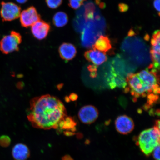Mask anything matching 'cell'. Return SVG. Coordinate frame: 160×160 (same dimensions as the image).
<instances>
[{"mask_svg": "<svg viewBox=\"0 0 160 160\" xmlns=\"http://www.w3.org/2000/svg\"><path fill=\"white\" fill-rule=\"evenodd\" d=\"M67 115L64 105L49 95L32 99L27 117L33 127L43 129H59Z\"/></svg>", "mask_w": 160, "mask_h": 160, "instance_id": "1", "label": "cell"}, {"mask_svg": "<svg viewBox=\"0 0 160 160\" xmlns=\"http://www.w3.org/2000/svg\"><path fill=\"white\" fill-rule=\"evenodd\" d=\"M160 129L156 126L140 133L138 139L140 149L146 156H149L160 145Z\"/></svg>", "mask_w": 160, "mask_h": 160, "instance_id": "2", "label": "cell"}, {"mask_svg": "<svg viewBox=\"0 0 160 160\" xmlns=\"http://www.w3.org/2000/svg\"><path fill=\"white\" fill-rule=\"evenodd\" d=\"M22 41L21 34L15 31H12L9 35L4 36L1 40L0 50L5 54L18 51Z\"/></svg>", "mask_w": 160, "mask_h": 160, "instance_id": "3", "label": "cell"}, {"mask_svg": "<svg viewBox=\"0 0 160 160\" xmlns=\"http://www.w3.org/2000/svg\"><path fill=\"white\" fill-rule=\"evenodd\" d=\"M141 79L147 93L150 94L159 88L158 84L159 80L157 75V70L153 69L149 71L148 69L142 70L137 74Z\"/></svg>", "mask_w": 160, "mask_h": 160, "instance_id": "4", "label": "cell"}, {"mask_svg": "<svg viewBox=\"0 0 160 160\" xmlns=\"http://www.w3.org/2000/svg\"><path fill=\"white\" fill-rule=\"evenodd\" d=\"M1 8L0 14L3 21H11L19 17L21 12V8L12 2H5L1 3Z\"/></svg>", "mask_w": 160, "mask_h": 160, "instance_id": "5", "label": "cell"}, {"mask_svg": "<svg viewBox=\"0 0 160 160\" xmlns=\"http://www.w3.org/2000/svg\"><path fill=\"white\" fill-rule=\"evenodd\" d=\"M126 82L131 88L132 95L136 98L140 97H145L147 95L144 87L137 74L130 73L127 75Z\"/></svg>", "mask_w": 160, "mask_h": 160, "instance_id": "6", "label": "cell"}, {"mask_svg": "<svg viewBox=\"0 0 160 160\" xmlns=\"http://www.w3.org/2000/svg\"><path fill=\"white\" fill-rule=\"evenodd\" d=\"M40 20L41 16L33 6L23 10L20 14V22L23 27L28 28L31 27Z\"/></svg>", "mask_w": 160, "mask_h": 160, "instance_id": "7", "label": "cell"}, {"mask_svg": "<svg viewBox=\"0 0 160 160\" xmlns=\"http://www.w3.org/2000/svg\"><path fill=\"white\" fill-rule=\"evenodd\" d=\"M151 59L153 62V68L156 70L160 68V32L157 30L153 33L151 40Z\"/></svg>", "mask_w": 160, "mask_h": 160, "instance_id": "8", "label": "cell"}, {"mask_svg": "<svg viewBox=\"0 0 160 160\" xmlns=\"http://www.w3.org/2000/svg\"><path fill=\"white\" fill-rule=\"evenodd\" d=\"M99 112L97 108L92 105H87L79 110L78 117L80 121L85 124H91L97 120Z\"/></svg>", "mask_w": 160, "mask_h": 160, "instance_id": "9", "label": "cell"}, {"mask_svg": "<svg viewBox=\"0 0 160 160\" xmlns=\"http://www.w3.org/2000/svg\"><path fill=\"white\" fill-rule=\"evenodd\" d=\"M115 126L117 131L123 135H127L133 131L135 124L131 118L125 115L120 116L116 119Z\"/></svg>", "mask_w": 160, "mask_h": 160, "instance_id": "10", "label": "cell"}, {"mask_svg": "<svg viewBox=\"0 0 160 160\" xmlns=\"http://www.w3.org/2000/svg\"><path fill=\"white\" fill-rule=\"evenodd\" d=\"M95 32L92 30L91 25L88 23L82 30L81 34V41L83 47L87 48L92 47L96 41L101 36L99 33H95Z\"/></svg>", "mask_w": 160, "mask_h": 160, "instance_id": "11", "label": "cell"}, {"mask_svg": "<svg viewBox=\"0 0 160 160\" xmlns=\"http://www.w3.org/2000/svg\"><path fill=\"white\" fill-rule=\"evenodd\" d=\"M51 29L49 23L42 20H39L32 26L31 31L34 37L41 40L47 37Z\"/></svg>", "mask_w": 160, "mask_h": 160, "instance_id": "12", "label": "cell"}, {"mask_svg": "<svg viewBox=\"0 0 160 160\" xmlns=\"http://www.w3.org/2000/svg\"><path fill=\"white\" fill-rule=\"evenodd\" d=\"M84 56L86 59L95 66L100 65L107 60V57L105 52L95 49L86 52Z\"/></svg>", "mask_w": 160, "mask_h": 160, "instance_id": "13", "label": "cell"}, {"mask_svg": "<svg viewBox=\"0 0 160 160\" xmlns=\"http://www.w3.org/2000/svg\"><path fill=\"white\" fill-rule=\"evenodd\" d=\"M59 52L60 57L66 61L72 59L77 53L74 45L70 43H64L60 46Z\"/></svg>", "mask_w": 160, "mask_h": 160, "instance_id": "14", "label": "cell"}, {"mask_svg": "<svg viewBox=\"0 0 160 160\" xmlns=\"http://www.w3.org/2000/svg\"><path fill=\"white\" fill-rule=\"evenodd\" d=\"M30 151L27 145L23 143L16 145L12 150V155L15 160H26L29 157Z\"/></svg>", "mask_w": 160, "mask_h": 160, "instance_id": "15", "label": "cell"}, {"mask_svg": "<svg viewBox=\"0 0 160 160\" xmlns=\"http://www.w3.org/2000/svg\"><path fill=\"white\" fill-rule=\"evenodd\" d=\"M92 48L93 49L105 52L111 49V41L107 36L101 35L96 41Z\"/></svg>", "mask_w": 160, "mask_h": 160, "instance_id": "16", "label": "cell"}, {"mask_svg": "<svg viewBox=\"0 0 160 160\" xmlns=\"http://www.w3.org/2000/svg\"><path fill=\"white\" fill-rule=\"evenodd\" d=\"M68 20L67 14L63 12H59L53 16V22L56 27H62L67 24Z\"/></svg>", "mask_w": 160, "mask_h": 160, "instance_id": "17", "label": "cell"}, {"mask_svg": "<svg viewBox=\"0 0 160 160\" xmlns=\"http://www.w3.org/2000/svg\"><path fill=\"white\" fill-rule=\"evenodd\" d=\"M77 124L74 119L71 117L67 116L60 125L59 129L74 132L76 130Z\"/></svg>", "mask_w": 160, "mask_h": 160, "instance_id": "18", "label": "cell"}, {"mask_svg": "<svg viewBox=\"0 0 160 160\" xmlns=\"http://www.w3.org/2000/svg\"><path fill=\"white\" fill-rule=\"evenodd\" d=\"M63 0H46V2L50 8H57L62 3Z\"/></svg>", "mask_w": 160, "mask_h": 160, "instance_id": "19", "label": "cell"}, {"mask_svg": "<svg viewBox=\"0 0 160 160\" xmlns=\"http://www.w3.org/2000/svg\"><path fill=\"white\" fill-rule=\"evenodd\" d=\"M85 0H69V6L72 8L77 9L83 4Z\"/></svg>", "mask_w": 160, "mask_h": 160, "instance_id": "20", "label": "cell"}, {"mask_svg": "<svg viewBox=\"0 0 160 160\" xmlns=\"http://www.w3.org/2000/svg\"><path fill=\"white\" fill-rule=\"evenodd\" d=\"M11 143V139L8 136L3 135L0 137V145L3 147H7Z\"/></svg>", "mask_w": 160, "mask_h": 160, "instance_id": "21", "label": "cell"}, {"mask_svg": "<svg viewBox=\"0 0 160 160\" xmlns=\"http://www.w3.org/2000/svg\"><path fill=\"white\" fill-rule=\"evenodd\" d=\"M160 145H158L154 149L152 153L154 158L155 160H160Z\"/></svg>", "mask_w": 160, "mask_h": 160, "instance_id": "22", "label": "cell"}, {"mask_svg": "<svg viewBox=\"0 0 160 160\" xmlns=\"http://www.w3.org/2000/svg\"><path fill=\"white\" fill-rule=\"evenodd\" d=\"M97 67L95 65L93 66L90 65L88 67V69L91 72V77H95L97 76Z\"/></svg>", "mask_w": 160, "mask_h": 160, "instance_id": "23", "label": "cell"}, {"mask_svg": "<svg viewBox=\"0 0 160 160\" xmlns=\"http://www.w3.org/2000/svg\"><path fill=\"white\" fill-rule=\"evenodd\" d=\"M129 9L128 6L124 3H120L119 5V9L120 12H124L128 11Z\"/></svg>", "mask_w": 160, "mask_h": 160, "instance_id": "24", "label": "cell"}, {"mask_svg": "<svg viewBox=\"0 0 160 160\" xmlns=\"http://www.w3.org/2000/svg\"><path fill=\"white\" fill-rule=\"evenodd\" d=\"M160 0H155L153 2L154 7L158 13L159 15H160Z\"/></svg>", "mask_w": 160, "mask_h": 160, "instance_id": "25", "label": "cell"}, {"mask_svg": "<svg viewBox=\"0 0 160 160\" xmlns=\"http://www.w3.org/2000/svg\"><path fill=\"white\" fill-rule=\"evenodd\" d=\"M62 160H73L69 155H66L62 158Z\"/></svg>", "mask_w": 160, "mask_h": 160, "instance_id": "26", "label": "cell"}, {"mask_svg": "<svg viewBox=\"0 0 160 160\" xmlns=\"http://www.w3.org/2000/svg\"><path fill=\"white\" fill-rule=\"evenodd\" d=\"M16 1L19 3L23 4L27 2L28 0H16Z\"/></svg>", "mask_w": 160, "mask_h": 160, "instance_id": "27", "label": "cell"}, {"mask_svg": "<svg viewBox=\"0 0 160 160\" xmlns=\"http://www.w3.org/2000/svg\"><path fill=\"white\" fill-rule=\"evenodd\" d=\"M77 95L73 94V95H72V97H71V99L73 100V101H75V100L77 99Z\"/></svg>", "mask_w": 160, "mask_h": 160, "instance_id": "28", "label": "cell"}]
</instances>
